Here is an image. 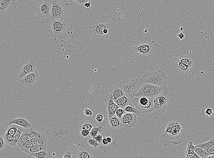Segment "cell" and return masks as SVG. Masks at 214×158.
Wrapping results in <instances>:
<instances>
[{"label": "cell", "instance_id": "6da1fadb", "mask_svg": "<svg viewBox=\"0 0 214 158\" xmlns=\"http://www.w3.org/2000/svg\"><path fill=\"white\" fill-rule=\"evenodd\" d=\"M141 79L144 83L151 84L160 87L168 86L166 73L160 70L146 73L142 77Z\"/></svg>", "mask_w": 214, "mask_h": 158}, {"label": "cell", "instance_id": "7a4b0ae2", "mask_svg": "<svg viewBox=\"0 0 214 158\" xmlns=\"http://www.w3.org/2000/svg\"><path fill=\"white\" fill-rule=\"evenodd\" d=\"M143 83L141 78L127 80L119 83L116 86L121 88L125 94L133 100L136 96L141 86Z\"/></svg>", "mask_w": 214, "mask_h": 158}, {"label": "cell", "instance_id": "3957f363", "mask_svg": "<svg viewBox=\"0 0 214 158\" xmlns=\"http://www.w3.org/2000/svg\"><path fill=\"white\" fill-rule=\"evenodd\" d=\"M110 32V25L104 21H95L89 27V32L94 38L107 37Z\"/></svg>", "mask_w": 214, "mask_h": 158}, {"label": "cell", "instance_id": "277c9868", "mask_svg": "<svg viewBox=\"0 0 214 158\" xmlns=\"http://www.w3.org/2000/svg\"><path fill=\"white\" fill-rule=\"evenodd\" d=\"M133 101L134 105L141 114H146L154 111V99L144 96H136Z\"/></svg>", "mask_w": 214, "mask_h": 158}, {"label": "cell", "instance_id": "5b68a950", "mask_svg": "<svg viewBox=\"0 0 214 158\" xmlns=\"http://www.w3.org/2000/svg\"><path fill=\"white\" fill-rule=\"evenodd\" d=\"M170 95L168 86L164 87L161 93L154 99V111L158 113L165 112Z\"/></svg>", "mask_w": 214, "mask_h": 158}, {"label": "cell", "instance_id": "8992f818", "mask_svg": "<svg viewBox=\"0 0 214 158\" xmlns=\"http://www.w3.org/2000/svg\"><path fill=\"white\" fill-rule=\"evenodd\" d=\"M163 88L164 87L143 83L136 96H144L154 99L161 93Z\"/></svg>", "mask_w": 214, "mask_h": 158}, {"label": "cell", "instance_id": "52a82bcc", "mask_svg": "<svg viewBox=\"0 0 214 158\" xmlns=\"http://www.w3.org/2000/svg\"><path fill=\"white\" fill-rule=\"evenodd\" d=\"M64 9L62 4L58 0H54L51 3V14L52 20L62 19L64 17Z\"/></svg>", "mask_w": 214, "mask_h": 158}, {"label": "cell", "instance_id": "ba28073f", "mask_svg": "<svg viewBox=\"0 0 214 158\" xmlns=\"http://www.w3.org/2000/svg\"><path fill=\"white\" fill-rule=\"evenodd\" d=\"M50 25L54 37L61 35L66 30V24L62 19L52 20Z\"/></svg>", "mask_w": 214, "mask_h": 158}, {"label": "cell", "instance_id": "9c48e42d", "mask_svg": "<svg viewBox=\"0 0 214 158\" xmlns=\"http://www.w3.org/2000/svg\"><path fill=\"white\" fill-rule=\"evenodd\" d=\"M105 102L107 114L109 118L115 115L116 111L119 107L116 104L109 93H108L105 97Z\"/></svg>", "mask_w": 214, "mask_h": 158}, {"label": "cell", "instance_id": "30bf717a", "mask_svg": "<svg viewBox=\"0 0 214 158\" xmlns=\"http://www.w3.org/2000/svg\"><path fill=\"white\" fill-rule=\"evenodd\" d=\"M134 49L140 55L148 56L154 51V47L151 43L144 42L137 45L134 48Z\"/></svg>", "mask_w": 214, "mask_h": 158}, {"label": "cell", "instance_id": "8fae6325", "mask_svg": "<svg viewBox=\"0 0 214 158\" xmlns=\"http://www.w3.org/2000/svg\"><path fill=\"white\" fill-rule=\"evenodd\" d=\"M122 126L126 128H131L137 121V115L135 113L125 112L120 119Z\"/></svg>", "mask_w": 214, "mask_h": 158}, {"label": "cell", "instance_id": "7c38bea8", "mask_svg": "<svg viewBox=\"0 0 214 158\" xmlns=\"http://www.w3.org/2000/svg\"><path fill=\"white\" fill-rule=\"evenodd\" d=\"M39 79V75L36 70L35 72L28 74L20 79V82L23 85L31 87L36 83Z\"/></svg>", "mask_w": 214, "mask_h": 158}, {"label": "cell", "instance_id": "4fadbf2b", "mask_svg": "<svg viewBox=\"0 0 214 158\" xmlns=\"http://www.w3.org/2000/svg\"><path fill=\"white\" fill-rule=\"evenodd\" d=\"M36 64L35 62L29 61L26 62L22 67L20 73L18 75L19 79H22L25 76L33 73L36 71Z\"/></svg>", "mask_w": 214, "mask_h": 158}, {"label": "cell", "instance_id": "5bb4252c", "mask_svg": "<svg viewBox=\"0 0 214 158\" xmlns=\"http://www.w3.org/2000/svg\"><path fill=\"white\" fill-rule=\"evenodd\" d=\"M51 10V4L48 1L42 2L37 8L38 15L41 17L50 18Z\"/></svg>", "mask_w": 214, "mask_h": 158}, {"label": "cell", "instance_id": "9a60e30c", "mask_svg": "<svg viewBox=\"0 0 214 158\" xmlns=\"http://www.w3.org/2000/svg\"><path fill=\"white\" fill-rule=\"evenodd\" d=\"M11 124H15L18 126H21L23 127L25 130L29 129L31 127H32V124L27 120L26 118L23 117H14L10 120L8 125H10Z\"/></svg>", "mask_w": 214, "mask_h": 158}, {"label": "cell", "instance_id": "2e32d148", "mask_svg": "<svg viewBox=\"0 0 214 158\" xmlns=\"http://www.w3.org/2000/svg\"><path fill=\"white\" fill-rule=\"evenodd\" d=\"M182 132V127H181V125L178 122H177L173 125L172 130L169 134H164L161 138H164L168 136H171L170 139H171V140H173V139H176L180 137L181 135Z\"/></svg>", "mask_w": 214, "mask_h": 158}, {"label": "cell", "instance_id": "e0dca14e", "mask_svg": "<svg viewBox=\"0 0 214 158\" xmlns=\"http://www.w3.org/2000/svg\"><path fill=\"white\" fill-rule=\"evenodd\" d=\"M16 1V0H0V14L8 11Z\"/></svg>", "mask_w": 214, "mask_h": 158}, {"label": "cell", "instance_id": "ac0fdd59", "mask_svg": "<svg viewBox=\"0 0 214 158\" xmlns=\"http://www.w3.org/2000/svg\"><path fill=\"white\" fill-rule=\"evenodd\" d=\"M114 102L118 106V107L124 109L125 107L133 103V100L126 94H124L121 98L114 101Z\"/></svg>", "mask_w": 214, "mask_h": 158}, {"label": "cell", "instance_id": "d6986e66", "mask_svg": "<svg viewBox=\"0 0 214 158\" xmlns=\"http://www.w3.org/2000/svg\"><path fill=\"white\" fill-rule=\"evenodd\" d=\"M109 93L114 101L121 98L125 94L124 91L121 88L117 87L116 86L113 88Z\"/></svg>", "mask_w": 214, "mask_h": 158}, {"label": "cell", "instance_id": "ffe728a7", "mask_svg": "<svg viewBox=\"0 0 214 158\" xmlns=\"http://www.w3.org/2000/svg\"><path fill=\"white\" fill-rule=\"evenodd\" d=\"M178 62L183 63L184 65L189 67L190 69L192 67L194 64V61L189 56L182 55L178 58Z\"/></svg>", "mask_w": 214, "mask_h": 158}, {"label": "cell", "instance_id": "44dd1931", "mask_svg": "<svg viewBox=\"0 0 214 158\" xmlns=\"http://www.w3.org/2000/svg\"><path fill=\"white\" fill-rule=\"evenodd\" d=\"M109 119V124L112 128H113L114 130H119L121 125V121L119 118L115 115Z\"/></svg>", "mask_w": 214, "mask_h": 158}, {"label": "cell", "instance_id": "7402d4cb", "mask_svg": "<svg viewBox=\"0 0 214 158\" xmlns=\"http://www.w3.org/2000/svg\"><path fill=\"white\" fill-rule=\"evenodd\" d=\"M31 138L30 136L28 133L27 130H25L23 131L21 136H20L19 140L17 141V146L19 147V146L22 145L23 143H25V142L29 141V140H31Z\"/></svg>", "mask_w": 214, "mask_h": 158}, {"label": "cell", "instance_id": "603a6c76", "mask_svg": "<svg viewBox=\"0 0 214 158\" xmlns=\"http://www.w3.org/2000/svg\"><path fill=\"white\" fill-rule=\"evenodd\" d=\"M27 130L28 131V133L30 136L31 139H38L40 138L45 136L44 134L41 133L36 130L32 127H31L29 129H27Z\"/></svg>", "mask_w": 214, "mask_h": 158}, {"label": "cell", "instance_id": "cb8c5ba5", "mask_svg": "<svg viewBox=\"0 0 214 158\" xmlns=\"http://www.w3.org/2000/svg\"><path fill=\"white\" fill-rule=\"evenodd\" d=\"M125 112L130 113H135L137 116H139L141 113L137 109L133 103L130 105H128L124 108Z\"/></svg>", "mask_w": 214, "mask_h": 158}, {"label": "cell", "instance_id": "d4e9b609", "mask_svg": "<svg viewBox=\"0 0 214 158\" xmlns=\"http://www.w3.org/2000/svg\"><path fill=\"white\" fill-rule=\"evenodd\" d=\"M195 153L200 158H208L210 156V155L206 152L205 149L199 148L195 146Z\"/></svg>", "mask_w": 214, "mask_h": 158}, {"label": "cell", "instance_id": "484cf974", "mask_svg": "<svg viewBox=\"0 0 214 158\" xmlns=\"http://www.w3.org/2000/svg\"><path fill=\"white\" fill-rule=\"evenodd\" d=\"M76 157L78 158H93L90 150H83L79 152L77 154Z\"/></svg>", "mask_w": 214, "mask_h": 158}, {"label": "cell", "instance_id": "4316f807", "mask_svg": "<svg viewBox=\"0 0 214 158\" xmlns=\"http://www.w3.org/2000/svg\"><path fill=\"white\" fill-rule=\"evenodd\" d=\"M4 138L6 141L10 145L13 146V147H16V146H17V142L14 140L13 136L5 133Z\"/></svg>", "mask_w": 214, "mask_h": 158}, {"label": "cell", "instance_id": "83f0119b", "mask_svg": "<svg viewBox=\"0 0 214 158\" xmlns=\"http://www.w3.org/2000/svg\"><path fill=\"white\" fill-rule=\"evenodd\" d=\"M32 156L35 158H46L48 157L47 150H42L36 153H32Z\"/></svg>", "mask_w": 214, "mask_h": 158}, {"label": "cell", "instance_id": "f1b7e54d", "mask_svg": "<svg viewBox=\"0 0 214 158\" xmlns=\"http://www.w3.org/2000/svg\"><path fill=\"white\" fill-rule=\"evenodd\" d=\"M214 145V137L211 140H209L207 142L204 143H199L196 145L197 147H199L202 149H206L207 148H210Z\"/></svg>", "mask_w": 214, "mask_h": 158}, {"label": "cell", "instance_id": "f546056e", "mask_svg": "<svg viewBox=\"0 0 214 158\" xmlns=\"http://www.w3.org/2000/svg\"><path fill=\"white\" fill-rule=\"evenodd\" d=\"M36 144L42 147L44 150H47V141L46 136L36 139Z\"/></svg>", "mask_w": 214, "mask_h": 158}, {"label": "cell", "instance_id": "4dcf8cb0", "mask_svg": "<svg viewBox=\"0 0 214 158\" xmlns=\"http://www.w3.org/2000/svg\"><path fill=\"white\" fill-rule=\"evenodd\" d=\"M195 153V146L194 145L193 143L191 141H190L188 143L186 149L185 151V154L186 155L192 153Z\"/></svg>", "mask_w": 214, "mask_h": 158}, {"label": "cell", "instance_id": "1f68e13d", "mask_svg": "<svg viewBox=\"0 0 214 158\" xmlns=\"http://www.w3.org/2000/svg\"><path fill=\"white\" fill-rule=\"evenodd\" d=\"M18 127V125H15V124H11V125H9V127L6 129L5 133L13 136L17 131Z\"/></svg>", "mask_w": 214, "mask_h": 158}, {"label": "cell", "instance_id": "d6a6232c", "mask_svg": "<svg viewBox=\"0 0 214 158\" xmlns=\"http://www.w3.org/2000/svg\"><path fill=\"white\" fill-rule=\"evenodd\" d=\"M25 130V129H24L23 127H21V126H18L17 131H16V132H15V133L14 134V135H13L14 140L17 142V141L19 140L20 136H21V135H22V133H23V131H24Z\"/></svg>", "mask_w": 214, "mask_h": 158}, {"label": "cell", "instance_id": "836d02e7", "mask_svg": "<svg viewBox=\"0 0 214 158\" xmlns=\"http://www.w3.org/2000/svg\"><path fill=\"white\" fill-rule=\"evenodd\" d=\"M32 146V143L31 141L29 140V141L26 142L25 143H23L21 146H19V148L21 149L24 152H26L28 153L29 150L30 149L31 147Z\"/></svg>", "mask_w": 214, "mask_h": 158}, {"label": "cell", "instance_id": "e575fe53", "mask_svg": "<svg viewBox=\"0 0 214 158\" xmlns=\"http://www.w3.org/2000/svg\"><path fill=\"white\" fill-rule=\"evenodd\" d=\"M101 127H93L90 131V135L92 138H94L102 131Z\"/></svg>", "mask_w": 214, "mask_h": 158}, {"label": "cell", "instance_id": "d590c367", "mask_svg": "<svg viewBox=\"0 0 214 158\" xmlns=\"http://www.w3.org/2000/svg\"><path fill=\"white\" fill-rule=\"evenodd\" d=\"M42 150H44V149L41 146L38 145H34V146H32L31 147L30 149L29 150L28 154L31 155L32 153H36V152H38V151Z\"/></svg>", "mask_w": 214, "mask_h": 158}, {"label": "cell", "instance_id": "8d00e7d4", "mask_svg": "<svg viewBox=\"0 0 214 158\" xmlns=\"http://www.w3.org/2000/svg\"><path fill=\"white\" fill-rule=\"evenodd\" d=\"M88 143L89 145L92 146L94 148H97L98 146L100 145V143L96 141V139L94 138L88 139Z\"/></svg>", "mask_w": 214, "mask_h": 158}, {"label": "cell", "instance_id": "74e56055", "mask_svg": "<svg viewBox=\"0 0 214 158\" xmlns=\"http://www.w3.org/2000/svg\"><path fill=\"white\" fill-rule=\"evenodd\" d=\"M93 126L94 124L92 122H85L82 125V129H85L91 131Z\"/></svg>", "mask_w": 214, "mask_h": 158}, {"label": "cell", "instance_id": "f35d334b", "mask_svg": "<svg viewBox=\"0 0 214 158\" xmlns=\"http://www.w3.org/2000/svg\"><path fill=\"white\" fill-rule=\"evenodd\" d=\"M125 113V111L124 110V109L119 107L117 109L116 111L115 115L120 119Z\"/></svg>", "mask_w": 214, "mask_h": 158}, {"label": "cell", "instance_id": "ab89813d", "mask_svg": "<svg viewBox=\"0 0 214 158\" xmlns=\"http://www.w3.org/2000/svg\"><path fill=\"white\" fill-rule=\"evenodd\" d=\"M178 67L181 71L182 72H188L189 71L190 69L188 67H187L186 65L183 64V63H181L180 62H178Z\"/></svg>", "mask_w": 214, "mask_h": 158}, {"label": "cell", "instance_id": "60d3db41", "mask_svg": "<svg viewBox=\"0 0 214 158\" xmlns=\"http://www.w3.org/2000/svg\"><path fill=\"white\" fill-rule=\"evenodd\" d=\"M91 7V3L88 2L85 3L84 4L83 6V9L86 12H88V11H90Z\"/></svg>", "mask_w": 214, "mask_h": 158}, {"label": "cell", "instance_id": "b9f144b4", "mask_svg": "<svg viewBox=\"0 0 214 158\" xmlns=\"http://www.w3.org/2000/svg\"><path fill=\"white\" fill-rule=\"evenodd\" d=\"M5 140L2 135H0V150H2L5 147Z\"/></svg>", "mask_w": 214, "mask_h": 158}, {"label": "cell", "instance_id": "7bdbcfd3", "mask_svg": "<svg viewBox=\"0 0 214 158\" xmlns=\"http://www.w3.org/2000/svg\"><path fill=\"white\" fill-rule=\"evenodd\" d=\"M90 130L85 129H82L81 131V135L83 137H87L88 135H90Z\"/></svg>", "mask_w": 214, "mask_h": 158}, {"label": "cell", "instance_id": "ee69618b", "mask_svg": "<svg viewBox=\"0 0 214 158\" xmlns=\"http://www.w3.org/2000/svg\"><path fill=\"white\" fill-rule=\"evenodd\" d=\"M84 113L85 115L87 116H91L93 114L92 111L88 108L85 109L84 111Z\"/></svg>", "mask_w": 214, "mask_h": 158}, {"label": "cell", "instance_id": "f6af8a7d", "mask_svg": "<svg viewBox=\"0 0 214 158\" xmlns=\"http://www.w3.org/2000/svg\"><path fill=\"white\" fill-rule=\"evenodd\" d=\"M104 115L102 114V113H99V114H97V116H96V120L97 122H102L104 120Z\"/></svg>", "mask_w": 214, "mask_h": 158}, {"label": "cell", "instance_id": "bcb514c9", "mask_svg": "<svg viewBox=\"0 0 214 158\" xmlns=\"http://www.w3.org/2000/svg\"><path fill=\"white\" fill-rule=\"evenodd\" d=\"M94 138L95 139L96 141L98 142L100 144H102V140H103V136H102L101 134H99V135H97Z\"/></svg>", "mask_w": 214, "mask_h": 158}, {"label": "cell", "instance_id": "7dc6e473", "mask_svg": "<svg viewBox=\"0 0 214 158\" xmlns=\"http://www.w3.org/2000/svg\"><path fill=\"white\" fill-rule=\"evenodd\" d=\"M213 113L214 112L212 109L210 108H208L205 110V113L207 116H211V115H212Z\"/></svg>", "mask_w": 214, "mask_h": 158}, {"label": "cell", "instance_id": "c3c4849f", "mask_svg": "<svg viewBox=\"0 0 214 158\" xmlns=\"http://www.w3.org/2000/svg\"><path fill=\"white\" fill-rule=\"evenodd\" d=\"M63 158H72V151L71 150L70 151H67V152H65L64 154H63Z\"/></svg>", "mask_w": 214, "mask_h": 158}, {"label": "cell", "instance_id": "681fc988", "mask_svg": "<svg viewBox=\"0 0 214 158\" xmlns=\"http://www.w3.org/2000/svg\"><path fill=\"white\" fill-rule=\"evenodd\" d=\"M205 150H206L207 153L210 154V156L213 155L214 153V145H213L212 147H210V148H207V149H205Z\"/></svg>", "mask_w": 214, "mask_h": 158}, {"label": "cell", "instance_id": "f907efd6", "mask_svg": "<svg viewBox=\"0 0 214 158\" xmlns=\"http://www.w3.org/2000/svg\"><path fill=\"white\" fill-rule=\"evenodd\" d=\"M186 157L188 158H199V156L195 153L186 155Z\"/></svg>", "mask_w": 214, "mask_h": 158}, {"label": "cell", "instance_id": "816d5d0a", "mask_svg": "<svg viewBox=\"0 0 214 158\" xmlns=\"http://www.w3.org/2000/svg\"><path fill=\"white\" fill-rule=\"evenodd\" d=\"M74 2L79 4H84L88 2V0H74Z\"/></svg>", "mask_w": 214, "mask_h": 158}, {"label": "cell", "instance_id": "f5cc1de1", "mask_svg": "<svg viewBox=\"0 0 214 158\" xmlns=\"http://www.w3.org/2000/svg\"><path fill=\"white\" fill-rule=\"evenodd\" d=\"M177 36H178V37L181 40H183V39L185 38V35H184V34L182 33V32H181V33H179V34L177 35Z\"/></svg>", "mask_w": 214, "mask_h": 158}, {"label": "cell", "instance_id": "db71d44e", "mask_svg": "<svg viewBox=\"0 0 214 158\" xmlns=\"http://www.w3.org/2000/svg\"><path fill=\"white\" fill-rule=\"evenodd\" d=\"M108 143H108V141H107L106 138H103V140H102V144L105 145H107Z\"/></svg>", "mask_w": 214, "mask_h": 158}, {"label": "cell", "instance_id": "11a10c76", "mask_svg": "<svg viewBox=\"0 0 214 158\" xmlns=\"http://www.w3.org/2000/svg\"><path fill=\"white\" fill-rule=\"evenodd\" d=\"M31 141L32 146H34V145H37V144H36V139H31Z\"/></svg>", "mask_w": 214, "mask_h": 158}, {"label": "cell", "instance_id": "9f6ffc18", "mask_svg": "<svg viewBox=\"0 0 214 158\" xmlns=\"http://www.w3.org/2000/svg\"><path fill=\"white\" fill-rule=\"evenodd\" d=\"M107 139V141H108V143H111L112 142V139L110 137H108L106 138Z\"/></svg>", "mask_w": 214, "mask_h": 158}, {"label": "cell", "instance_id": "6f0895ef", "mask_svg": "<svg viewBox=\"0 0 214 158\" xmlns=\"http://www.w3.org/2000/svg\"><path fill=\"white\" fill-rule=\"evenodd\" d=\"M209 158H214V153L213 155L210 156L209 157Z\"/></svg>", "mask_w": 214, "mask_h": 158}]
</instances>
